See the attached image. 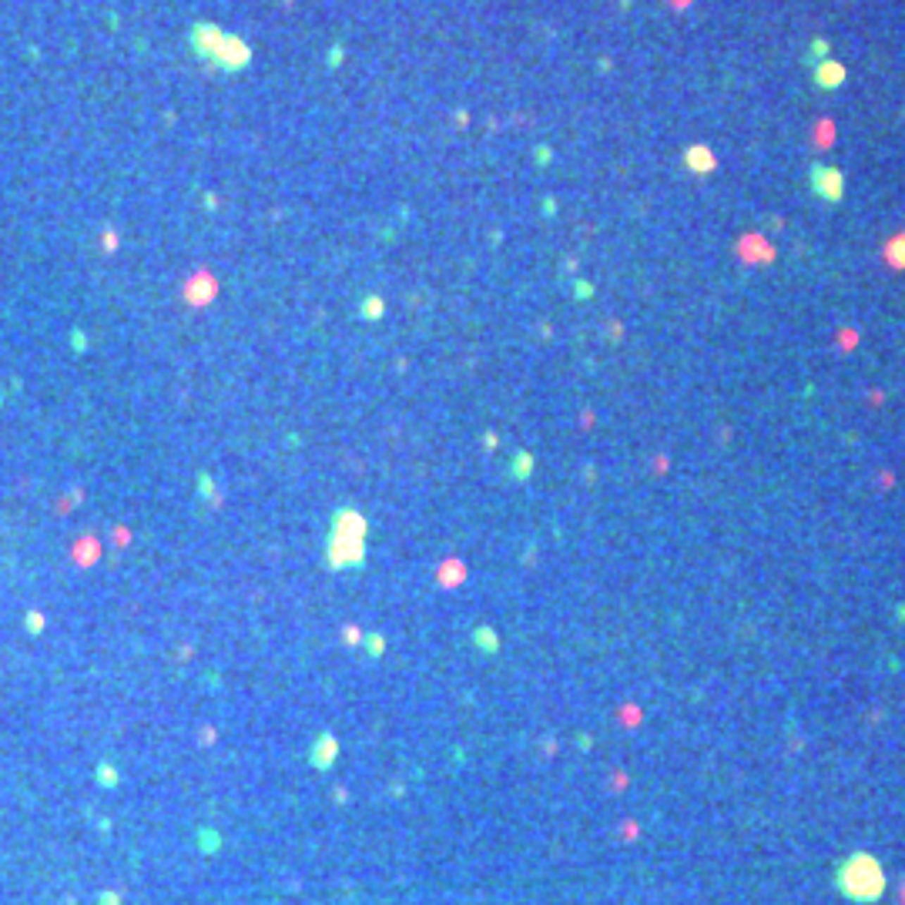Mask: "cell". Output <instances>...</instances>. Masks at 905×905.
Instances as JSON below:
<instances>
[{
	"label": "cell",
	"mask_w": 905,
	"mask_h": 905,
	"mask_svg": "<svg viewBox=\"0 0 905 905\" xmlns=\"http://www.w3.org/2000/svg\"><path fill=\"white\" fill-rule=\"evenodd\" d=\"M838 889L849 895L851 902H875L885 889V875L872 855H851L838 868Z\"/></svg>",
	"instance_id": "obj_2"
},
{
	"label": "cell",
	"mask_w": 905,
	"mask_h": 905,
	"mask_svg": "<svg viewBox=\"0 0 905 905\" xmlns=\"http://www.w3.org/2000/svg\"><path fill=\"white\" fill-rule=\"evenodd\" d=\"M27 620H30V630H41V627H44V617H41V613H30V617H27Z\"/></svg>",
	"instance_id": "obj_9"
},
{
	"label": "cell",
	"mask_w": 905,
	"mask_h": 905,
	"mask_svg": "<svg viewBox=\"0 0 905 905\" xmlns=\"http://www.w3.org/2000/svg\"><path fill=\"white\" fill-rule=\"evenodd\" d=\"M885 255H889L892 265H899V268H902V265H905V235H895V238H892V245L885 249Z\"/></svg>",
	"instance_id": "obj_6"
},
{
	"label": "cell",
	"mask_w": 905,
	"mask_h": 905,
	"mask_svg": "<svg viewBox=\"0 0 905 905\" xmlns=\"http://www.w3.org/2000/svg\"><path fill=\"white\" fill-rule=\"evenodd\" d=\"M845 77H849V70H845V64H838V61H822V64H815V84L822 87V91H835V87H842L845 84Z\"/></svg>",
	"instance_id": "obj_4"
},
{
	"label": "cell",
	"mask_w": 905,
	"mask_h": 905,
	"mask_svg": "<svg viewBox=\"0 0 905 905\" xmlns=\"http://www.w3.org/2000/svg\"><path fill=\"white\" fill-rule=\"evenodd\" d=\"M382 308H386V302H382L379 295L362 299V316H366V319H379V316H382Z\"/></svg>",
	"instance_id": "obj_8"
},
{
	"label": "cell",
	"mask_w": 905,
	"mask_h": 905,
	"mask_svg": "<svg viewBox=\"0 0 905 905\" xmlns=\"http://www.w3.org/2000/svg\"><path fill=\"white\" fill-rule=\"evenodd\" d=\"M188 47L195 51L198 61H205L218 74H242L255 61V47L245 37H238L232 30H222L211 20H195L188 27Z\"/></svg>",
	"instance_id": "obj_1"
},
{
	"label": "cell",
	"mask_w": 905,
	"mask_h": 905,
	"mask_svg": "<svg viewBox=\"0 0 905 905\" xmlns=\"http://www.w3.org/2000/svg\"><path fill=\"white\" fill-rule=\"evenodd\" d=\"M550 161V148H537V165H547Z\"/></svg>",
	"instance_id": "obj_10"
},
{
	"label": "cell",
	"mask_w": 905,
	"mask_h": 905,
	"mask_svg": "<svg viewBox=\"0 0 905 905\" xmlns=\"http://www.w3.org/2000/svg\"><path fill=\"white\" fill-rule=\"evenodd\" d=\"M684 165L687 171H694V175H711L714 168H718V158L711 151L708 144H691L687 151H684Z\"/></svg>",
	"instance_id": "obj_5"
},
{
	"label": "cell",
	"mask_w": 905,
	"mask_h": 905,
	"mask_svg": "<svg viewBox=\"0 0 905 905\" xmlns=\"http://www.w3.org/2000/svg\"><path fill=\"white\" fill-rule=\"evenodd\" d=\"M342 61V47H332V54H329V68H335Z\"/></svg>",
	"instance_id": "obj_11"
},
{
	"label": "cell",
	"mask_w": 905,
	"mask_h": 905,
	"mask_svg": "<svg viewBox=\"0 0 905 905\" xmlns=\"http://www.w3.org/2000/svg\"><path fill=\"white\" fill-rule=\"evenodd\" d=\"M828 51H832V47H828V41H822V37H818V41H811V51H808V64L815 68V64L828 61Z\"/></svg>",
	"instance_id": "obj_7"
},
{
	"label": "cell",
	"mask_w": 905,
	"mask_h": 905,
	"mask_svg": "<svg viewBox=\"0 0 905 905\" xmlns=\"http://www.w3.org/2000/svg\"><path fill=\"white\" fill-rule=\"evenodd\" d=\"M808 185H811V192L822 198V201H828V205H838L842 195H845V175H842L835 165H825V161H815V165H811Z\"/></svg>",
	"instance_id": "obj_3"
}]
</instances>
